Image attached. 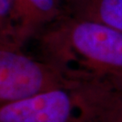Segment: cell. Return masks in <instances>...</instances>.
Returning a JSON list of instances; mask_svg holds the SVG:
<instances>
[{
  "instance_id": "1",
  "label": "cell",
  "mask_w": 122,
  "mask_h": 122,
  "mask_svg": "<svg viewBox=\"0 0 122 122\" xmlns=\"http://www.w3.org/2000/svg\"><path fill=\"white\" fill-rule=\"evenodd\" d=\"M43 60L79 84L122 89V33L62 13L40 33Z\"/></svg>"
},
{
  "instance_id": "2",
  "label": "cell",
  "mask_w": 122,
  "mask_h": 122,
  "mask_svg": "<svg viewBox=\"0 0 122 122\" xmlns=\"http://www.w3.org/2000/svg\"><path fill=\"white\" fill-rule=\"evenodd\" d=\"M80 85L56 66L35 60L13 45H0V106L52 89Z\"/></svg>"
},
{
  "instance_id": "3",
  "label": "cell",
  "mask_w": 122,
  "mask_h": 122,
  "mask_svg": "<svg viewBox=\"0 0 122 122\" xmlns=\"http://www.w3.org/2000/svg\"><path fill=\"white\" fill-rule=\"evenodd\" d=\"M0 122H90L80 85L52 89L0 106Z\"/></svg>"
},
{
  "instance_id": "4",
  "label": "cell",
  "mask_w": 122,
  "mask_h": 122,
  "mask_svg": "<svg viewBox=\"0 0 122 122\" xmlns=\"http://www.w3.org/2000/svg\"><path fill=\"white\" fill-rule=\"evenodd\" d=\"M63 0H9L18 40L24 45L63 13Z\"/></svg>"
},
{
  "instance_id": "5",
  "label": "cell",
  "mask_w": 122,
  "mask_h": 122,
  "mask_svg": "<svg viewBox=\"0 0 122 122\" xmlns=\"http://www.w3.org/2000/svg\"><path fill=\"white\" fill-rule=\"evenodd\" d=\"M90 122H122V89L80 84Z\"/></svg>"
},
{
  "instance_id": "6",
  "label": "cell",
  "mask_w": 122,
  "mask_h": 122,
  "mask_svg": "<svg viewBox=\"0 0 122 122\" xmlns=\"http://www.w3.org/2000/svg\"><path fill=\"white\" fill-rule=\"evenodd\" d=\"M63 13L93 20L122 33V0H63Z\"/></svg>"
},
{
  "instance_id": "7",
  "label": "cell",
  "mask_w": 122,
  "mask_h": 122,
  "mask_svg": "<svg viewBox=\"0 0 122 122\" xmlns=\"http://www.w3.org/2000/svg\"><path fill=\"white\" fill-rule=\"evenodd\" d=\"M0 45L21 47L9 0H0Z\"/></svg>"
}]
</instances>
